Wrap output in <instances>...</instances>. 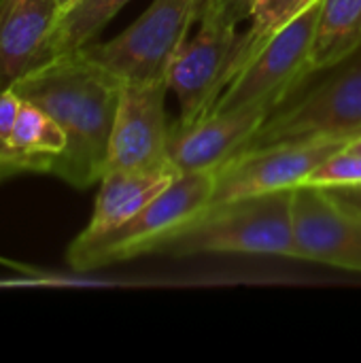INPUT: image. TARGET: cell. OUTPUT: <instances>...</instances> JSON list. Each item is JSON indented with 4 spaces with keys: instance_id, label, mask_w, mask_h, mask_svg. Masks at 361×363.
Listing matches in <instances>:
<instances>
[{
    "instance_id": "obj_15",
    "label": "cell",
    "mask_w": 361,
    "mask_h": 363,
    "mask_svg": "<svg viewBox=\"0 0 361 363\" xmlns=\"http://www.w3.org/2000/svg\"><path fill=\"white\" fill-rule=\"evenodd\" d=\"M361 49V0H323L309 72L340 64Z\"/></svg>"
},
{
    "instance_id": "obj_21",
    "label": "cell",
    "mask_w": 361,
    "mask_h": 363,
    "mask_svg": "<svg viewBox=\"0 0 361 363\" xmlns=\"http://www.w3.org/2000/svg\"><path fill=\"white\" fill-rule=\"evenodd\" d=\"M336 202L343 206L361 213V183L357 185H338V187H323Z\"/></svg>"
},
{
    "instance_id": "obj_3",
    "label": "cell",
    "mask_w": 361,
    "mask_h": 363,
    "mask_svg": "<svg viewBox=\"0 0 361 363\" xmlns=\"http://www.w3.org/2000/svg\"><path fill=\"white\" fill-rule=\"evenodd\" d=\"M291 200L294 189H285L209 206L183 228L164 236L151 253L172 257L202 253L291 257Z\"/></svg>"
},
{
    "instance_id": "obj_2",
    "label": "cell",
    "mask_w": 361,
    "mask_h": 363,
    "mask_svg": "<svg viewBox=\"0 0 361 363\" xmlns=\"http://www.w3.org/2000/svg\"><path fill=\"white\" fill-rule=\"evenodd\" d=\"M323 72L300 81L266 115L240 153L281 143H351L361 136V49Z\"/></svg>"
},
{
    "instance_id": "obj_24",
    "label": "cell",
    "mask_w": 361,
    "mask_h": 363,
    "mask_svg": "<svg viewBox=\"0 0 361 363\" xmlns=\"http://www.w3.org/2000/svg\"><path fill=\"white\" fill-rule=\"evenodd\" d=\"M6 179H11V177H9V174H6L4 170H0V181H6Z\"/></svg>"
},
{
    "instance_id": "obj_13",
    "label": "cell",
    "mask_w": 361,
    "mask_h": 363,
    "mask_svg": "<svg viewBox=\"0 0 361 363\" xmlns=\"http://www.w3.org/2000/svg\"><path fill=\"white\" fill-rule=\"evenodd\" d=\"M177 177L179 172L170 162L149 170L104 172L100 179L91 219L79 236L94 238L119 228L138 211H143L153 198H157Z\"/></svg>"
},
{
    "instance_id": "obj_22",
    "label": "cell",
    "mask_w": 361,
    "mask_h": 363,
    "mask_svg": "<svg viewBox=\"0 0 361 363\" xmlns=\"http://www.w3.org/2000/svg\"><path fill=\"white\" fill-rule=\"evenodd\" d=\"M345 149H347V151H351V153H357V155H361V136H357L355 140H351Z\"/></svg>"
},
{
    "instance_id": "obj_20",
    "label": "cell",
    "mask_w": 361,
    "mask_h": 363,
    "mask_svg": "<svg viewBox=\"0 0 361 363\" xmlns=\"http://www.w3.org/2000/svg\"><path fill=\"white\" fill-rule=\"evenodd\" d=\"M257 0H200L198 17H217L228 23H247Z\"/></svg>"
},
{
    "instance_id": "obj_16",
    "label": "cell",
    "mask_w": 361,
    "mask_h": 363,
    "mask_svg": "<svg viewBox=\"0 0 361 363\" xmlns=\"http://www.w3.org/2000/svg\"><path fill=\"white\" fill-rule=\"evenodd\" d=\"M130 0H72L60 11L49 36V60L77 53L96 43V36Z\"/></svg>"
},
{
    "instance_id": "obj_17",
    "label": "cell",
    "mask_w": 361,
    "mask_h": 363,
    "mask_svg": "<svg viewBox=\"0 0 361 363\" xmlns=\"http://www.w3.org/2000/svg\"><path fill=\"white\" fill-rule=\"evenodd\" d=\"M315 2L317 0H257L251 17L247 19V28L243 30L232 77L257 53V49L270 36H274L283 26H287Z\"/></svg>"
},
{
    "instance_id": "obj_14",
    "label": "cell",
    "mask_w": 361,
    "mask_h": 363,
    "mask_svg": "<svg viewBox=\"0 0 361 363\" xmlns=\"http://www.w3.org/2000/svg\"><path fill=\"white\" fill-rule=\"evenodd\" d=\"M66 134L34 102L21 100L19 117L9 140L6 162L19 172H43L49 174L51 162L64 151Z\"/></svg>"
},
{
    "instance_id": "obj_1",
    "label": "cell",
    "mask_w": 361,
    "mask_h": 363,
    "mask_svg": "<svg viewBox=\"0 0 361 363\" xmlns=\"http://www.w3.org/2000/svg\"><path fill=\"white\" fill-rule=\"evenodd\" d=\"M121 85V79L81 51L53 57L11 85L21 100L51 115L66 134L64 151L51 162V177L77 189L100 183Z\"/></svg>"
},
{
    "instance_id": "obj_4",
    "label": "cell",
    "mask_w": 361,
    "mask_h": 363,
    "mask_svg": "<svg viewBox=\"0 0 361 363\" xmlns=\"http://www.w3.org/2000/svg\"><path fill=\"white\" fill-rule=\"evenodd\" d=\"M213 189L215 170L179 174L157 198L119 228L94 238L77 236L66 251L68 266L77 272H87L151 253L164 236L183 228L211 204Z\"/></svg>"
},
{
    "instance_id": "obj_11",
    "label": "cell",
    "mask_w": 361,
    "mask_h": 363,
    "mask_svg": "<svg viewBox=\"0 0 361 363\" xmlns=\"http://www.w3.org/2000/svg\"><path fill=\"white\" fill-rule=\"evenodd\" d=\"M270 111L272 108L266 104H249L213 111L183 130L172 128L168 149L170 164L179 174L217 170L245 149Z\"/></svg>"
},
{
    "instance_id": "obj_8",
    "label": "cell",
    "mask_w": 361,
    "mask_h": 363,
    "mask_svg": "<svg viewBox=\"0 0 361 363\" xmlns=\"http://www.w3.org/2000/svg\"><path fill=\"white\" fill-rule=\"evenodd\" d=\"M347 145L349 143L345 140H306L245 151L215 170V189L209 206L296 189L317 166L343 151Z\"/></svg>"
},
{
    "instance_id": "obj_5",
    "label": "cell",
    "mask_w": 361,
    "mask_h": 363,
    "mask_svg": "<svg viewBox=\"0 0 361 363\" xmlns=\"http://www.w3.org/2000/svg\"><path fill=\"white\" fill-rule=\"evenodd\" d=\"M198 6L200 0H153L121 34L106 43H91L81 53L123 83L166 79L198 19Z\"/></svg>"
},
{
    "instance_id": "obj_9",
    "label": "cell",
    "mask_w": 361,
    "mask_h": 363,
    "mask_svg": "<svg viewBox=\"0 0 361 363\" xmlns=\"http://www.w3.org/2000/svg\"><path fill=\"white\" fill-rule=\"evenodd\" d=\"M291 225V259L361 272V213L336 202L323 187L294 189Z\"/></svg>"
},
{
    "instance_id": "obj_23",
    "label": "cell",
    "mask_w": 361,
    "mask_h": 363,
    "mask_svg": "<svg viewBox=\"0 0 361 363\" xmlns=\"http://www.w3.org/2000/svg\"><path fill=\"white\" fill-rule=\"evenodd\" d=\"M57 2H60V6H62V9H64V6H68V4H70V2H72V0H57Z\"/></svg>"
},
{
    "instance_id": "obj_6",
    "label": "cell",
    "mask_w": 361,
    "mask_h": 363,
    "mask_svg": "<svg viewBox=\"0 0 361 363\" xmlns=\"http://www.w3.org/2000/svg\"><path fill=\"white\" fill-rule=\"evenodd\" d=\"M321 2L323 0H317L270 36L230 79L209 113L249 104H266L274 108L300 81H304L311 74L309 64Z\"/></svg>"
},
{
    "instance_id": "obj_7",
    "label": "cell",
    "mask_w": 361,
    "mask_h": 363,
    "mask_svg": "<svg viewBox=\"0 0 361 363\" xmlns=\"http://www.w3.org/2000/svg\"><path fill=\"white\" fill-rule=\"evenodd\" d=\"M196 34L174 55L166 81L179 102L177 130L200 121L232 79L243 30L217 17H198Z\"/></svg>"
},
{
    "instance_id": "obj_12",
    "label": "cell",
    "mask_w": 361,
    "mask_h": 363,
    "mask_svg": "<svg viewBox=\"0 0 361 363\" xmlns=\"http://www.w3.org/2000/svg\"><path fill=\"white\" fill-rule=\"evenodd\" d=\"M60 11L57 0H0V89L49 62V36Z\"/></svg>"
},
{
    "instance_id": "obj_18",
    "label": "cell",
    "mask_w": 361,
    "mask_h": 363,
    "mask_svg": "<svg viewBox=\"0 0 361 363\" xmlns=\"http://www.w3.org/2000/svg\"><path fill=\"white\" fill-rule=\"evenodd\" d=\"M361 183V155L347 149L338 151L321 166H317L302 185L315 187H338V185H357Z\"/></svg>"
},
{
    "instance_id": "obj_19",
    "label": "cell",
    "mask_w": 361,
    "mask_h": 363,
    "mask_svg": "<svg viewBox=\"0 0 361 363\" xmlns=\"http://www.w3.org/2000/svg\"><path fill=\"white\" fill-rule=\"evenodd\" d=\"M21 108V98L9 87L0 89V170H4L11 179L17 177L19 172L6 162V151H9V140L13 136L17 117Z\"/></svg>"
},
{
    "instance_id": "obj_10",
    "label": "cell",
    "mask_w": 361,
    "mask_h": 363,
    "mask_svg": "<svg viewBox=\"0 0 361 363\" xmlns=\"http://www.w3.org/2000/svg\"><path fill=\"white\" fill-rule=\"evenodd\" d=\"M166 79L121 85L104 172L149 170L170 162L172 128L166 121Z\"/></svg>"
}]
</instances>
